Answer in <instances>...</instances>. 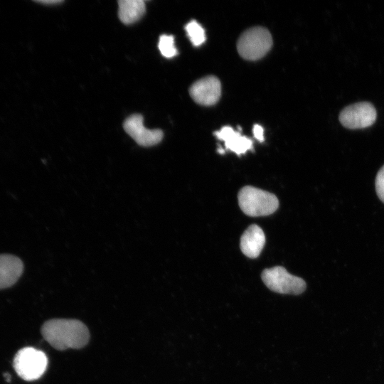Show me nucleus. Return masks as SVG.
<instances>
[{
    "label": "nucleus",
    "mask_w": 384,
    "mask_h": 384,
    "mask_svg": "<svg viewBox=\"0 0 384 384\" xmlns=\"http://www.w3.org/2000/svg\"><path fill=\"white\" fill-rule=\"evenodd\" d=\"M118 5V16L124 24L135 23L146 11L145 3L142 0H120Z\"/></svg>",
    "instance_id": "nucleus-12"
},
{
    "label": "nucleus",
    "mask_w": 384,
    "mask_h": 384,
    "mask_svg": "<svg viewBox=\"0 0 384 384\" xmlns=\"http://www.w3.org/2000/svg\"><path fill=\"white\" fill-rule=\"evenodd\" d=\"M238 198L242 211L250 216L268 215L279 207V201L275 195L250 186L242 188Z\"/></svg>",
    "instance_id": "nucleus-2"
},
{
    "label": "nucleus",
    "mask_w": 384,
    "mask_h": 384,
    "mask_svg": "<svg viewBox=\"0 0 384 384\" xmlns=\"http://www.w3.org/2000/svg\"><path fill=\"white\" fill-rule=\"evenodd\" d=\"M38 2L44 4H60L62 2V1L59 0H46V1H38Z\"/></svg>",
    "instance_id": "nucleus-17"
},
{
    "label": "nucleus",
    "mask_w": 384,
    "mask_h": 384,
    "mask_svg": "<svg viewBox=\"0 0 384 384\" xmlns=\"http://www.w3.org/2000/svg\"><path fill=\"white\" fill-rule=\"evenodd\" d=\"M4 377L6 378L7 382H10L11 376L9 373L4 374Z\"/></svg>",
    "instance_id": "nucleus-18"
},
{
    "label": "nucleus",
    "mask_w": 384,
    "mask_h": 384,
    "mask_svg": "<svg viewBox=\"0 0 384 384\" xmlns=\"http://www.w3.org/2000/svg\"><path fill=\"white\" fill-rule=\"evenodd\" d=\"M190 41L195 46L202 45L206 41V33L203 28L195 20L189 21L185 26Z\"/></svg>",
    "instance_id": "nucleus-13"
},
{
    "label": "nucleus",
    "mask_w": 384,
    "mask_h": 384,
    "mask_svg": "<svg viewBox=\"0 0 384 384\" xmlns=\"http://www.w3.org/2000/svg\"><path fill=\"white\" fill-rule=\"evenodd\" d=\"M261 277L268 289L279 294H300L306 287L303 279L289 274L281 266L264 270Z\"/></svg>",
    "instance_id": "nucleus-5"
},
{
    "label": "nucleus",
    "mask_w": 384,
    "mask_h": 384,
    "mask_svg": "<svg viewBox=\"0 0 384 384\" xmlns=\"http://www.w3.org/2000/svg\"><path fill=\"white\" fill-rule=\"evenodd\" d=\"M23 270V264L18 257L9 254L0 255V289L14 284Z\"/></svg>",
    "instance_id": "nucleus-10"
},
{
    "label": "nucleus",
    "mask_w": 384,
    "mask_h": 384,
    "mask_svg": "<svg viewBox=\"0 0 384 384\" xmlns=\"http://www.w3.org/2000/svg\"><path fill=\"white\" fill-rule=\"evenodd\" d=\"M375 191L380 200L384 203V165L377 174L375 178Z\"/></svg>",
    "instance_id": "nucleus-15"
},
{
    "label": "nucleus",
    "mask_w": 384,
    "mask_h": 384,
    "mask_svg": "<svg viewBox=\"0 0 384 384\" xmlns=\"http://www.w3.org/2000/svg\"><path fill=\"white\" fill-rule=\"evenodd\" d=\"M376 117L375 108L370 102H359L343 108L338 119L344 127L354 129L371 126Z\"/></svg>",
    "instance_id": "nucleus-6"
},
{
    "label": "nucleus",
    "mask_w": 384,
    "mask_h": 384,
    "mask_svg": "<svg viewBox=\"0 0 384 384\" xmlns=\"http://www.w3.org/2000/svg\"><path fill=\"white\" fill-rule=\"evenodd\" d=\"M192 99L204 106L215 105L221 95V84L213 75L202 78L193 83L189 89Z\"/></svg>",
    "instance_id": "nucleus-8"
},
{
    "label": "nucleus",
    "mask_w": 384,
    "mask_h": 384,
    "mask_svg": "<svg viewBox=\"0 0 384 384\" xmlns=\"http://www.w3.org/2000/svg\"><path fill=\"white\" fill-rule=\"evenodd\" d=\"M159 49L163 56L171 58L178 53L174 45V38L171 35H161L159 38Z\"/></svg>",
    "instance_id": "nucleus-14"
},
{
    "label": "nucleus",
    "mask_w": 384,
    "mask_h": 384,
    "mask_svg": "<svg viewBox=\"0 0 384 384\" xmlns=\"http://www.w3.org/2000/svg\"><path fill=\"white\" fill-rule=\"evenodd\" d=\"M41 334L46 341L60 351L81 348L87 343L90 338L87 326L75 319L47 321L41 327Z\"/></svg>",
    "instance_id": "nucleus-1"
},
{
    "label": "nucleus",
    "mask_w": 384,
    "mask_h": 384,
    "mask_svg": "<svg viewBox=\"0 0 384 384\" xmlns=\"http://www.w3.org/2000/svg\"><path fill=\"white\" fill-rule=\"evenodd\" d=\"M215 135L220 140L224 142L225 149H229L237 155L245 154L252 149V141L241 135L239 132L234 130L231 127L225 126L215 132Z\"/></svg>",
    "instance_id": "nucleus-11"
},
{
    "label": "nucleus",
    "mask_w": 384,
    "mask_h": 384,
    "mask_svg": "<svg viewBox=\"0 0 384 384\" xmlns=\"http://www.w3.org/2000/svg\"><path fill=\"white\" fill-rule=\"evenodd\" d=\"M48 366L46 355L33 347L19 350L14 359V368L19 377L31 381L38 379L45 373Z\"/></svg>",
    "instance_id": "nucleus-4"
},
{
    "label": "nucleus",
    "mask_w": 384,
    "mask_h": 384,
    "mask_svg": "<svg viewBox=\"0 0 384 384\" xmlns=\"http://www.w3.org/2000/svg\"><path fill=\"white\" fill-rule=\"evenodd\" d=\"M125 132L140 146H151L159 143L163 139V132L160 129H149L143 124L141 114H132L123 124Z\"/></svg>",
    "instance_id": "nucleus-7"
},
{
    "label": "nucleus",
    "mask_w": 384,
    "mask_h": 384,
    "mask_svg": "<svg viewBox=\"0 0 384 384\" xmlns=\"http://www.w3.org/2000/svg\"><path fill=\"white\" fill-rule=\"evenodd\" d=\"M272 46L270 31L261 26L246 30L238 38L237 48L240 55L245 60H257L265 56Z\"/></svg>",
    "instance_id": "nucleus-3"
},
{
    "label": "nucleus",
    "mask_w": 384,
    "mask_h": 384,
    "mask_svg": "<svg viewBox=\"0 0 384 384\" xmlns=\"http://www.w3.org/2000/svg\"><path fill=\"white\" fill-rule=\"evenodd\" d=\"M252 132L254 137L260 142L264 141V129L260 124H255Z\"/></svg>",
    "instance_id": "nucleus-16"
},
{
    "label": "nucleus",
    "mask_w": 384,
    "mask_h": 384,
    "mask_svg": "<svg viewBox=\"0 0 384 384\" xmlns=\"http://www.w3.org/2000/svg\"><path fill=\"white\" fill-rule=\"evenodd\" d=\"M265 244V235L262 229L255 225H250L240 238V250L250 258L257 257Z\"/></svg>",
    "instance_id": "nucleus-9"
}]
</instances>
